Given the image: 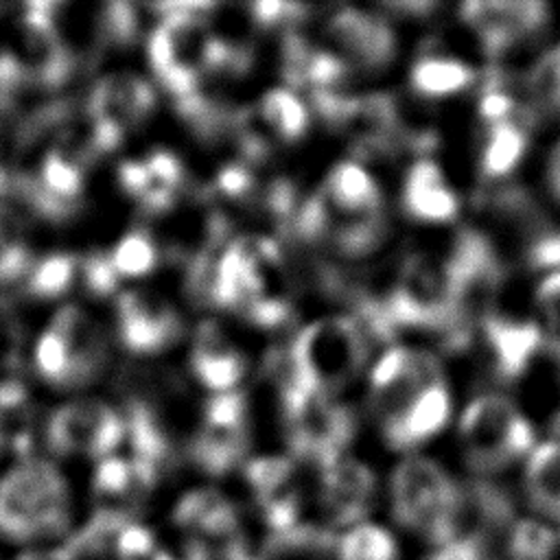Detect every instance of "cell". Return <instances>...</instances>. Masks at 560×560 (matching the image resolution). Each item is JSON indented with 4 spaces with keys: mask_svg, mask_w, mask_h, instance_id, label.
I'll list each match as a JSON object with an SVG mask.
<instances>
[{
    "mask_svg": "<svg viewBox=\"0 0 560 560\" xmlns=\"http://www.w3.org/2000/svg\"><path fill=\"white\" fill-rule=\"evenodd\" d=\"M77 525L66 472L48 457L24 455L0 475V540L18 549L59 545Z\"/></svg>",
    "mask_w": 560,
    "mask_h": 560,
    "instance_id": "6da1fadb",
    "label": "cell"
},
{
    "mask_svg": "<svg viewBox=\"0 0 560 560\" xmlns=\"http://www.w3.org/2000/svg\"><path fill=\"white\" fill-rule=\"evenodd\" d=\"M387 508L396 532L440 547L466 534V488L435 459L409 455L389 475Z\"/></svg>",
    "mask_w": 560,
    "mask_h": 560,
    "instance_id": "7a4b0ae2",
    "label": "cell"
},
{
    "mask_svg": "<svg viewBox=\"0 0 560 560\" xmlns=\"http://www.w3.org/2000/svg\"><path fill=\"white\" fill-rule=\"evenodd\" d=\"M368 341L352 315H332L308 324L273 359L278 389L335 396L359 376L368 359Z\"/></svg>",
    "mask_w": 560,
    "mask_h": 560,
    "instance_id": "3957f363",
    "label": "cell"
},
{
    "mask_svg": "<svg viewBox=\"0 0 560 560\" xmlns=\"http://www.w3.org/2000/svg\"><path fill=\"white\" fill-rule=\"evenodd\" d=\"M109 359L101 326L79 306L59 308L35 341L33 363L44 383L57 389L88 387Z\"/></svg>",
    "mask_w": 560,
    "mask_h": 560,
    "instance_id": "277c9868",
    "label": "cell"
},
{
    "mask_svg": "<svg viewBox=\"0 0 560 560\" xmlns=\"http://www.w3.org/2000/svg\"><path fill=\"white\" fill-rule=\"evenodd\" d=\"M459 442L468 466L490 475L532 453L534 429L510 398L483 394L462 413Z\"/></svg>",
    "mask_w": 560,
    "mask_h": 560,
    "instance_id": "5b68a950",
    "label": "cell"
},
{
    "mask_svg": "<svg viewBox=\"0 0 560 560\" xmlns=\"http://www.w3.org/2000/svg\"><path fill=\"white\" fill-rule=\"evenodd\" d=\"M280 413L291 457L300 464L322 466L346 455L357 431L352 411L335 396L306 389H278Z\"/></svg>",
    "mask_w": 560,
    "mask_h": 560,
    "instance_id": "8992f818",
    "label": "cell"
},
{
    "mask_svg": "<svg viewBox=\"0 0 560 560\" xmlns=\"http://www.w3.org/2000/svg\"><path fill=\"white\" fill-rule=\"evenodd\" d=\"M155 109V92L138 74L114 72L94 83L85 101V118L96 158L114 151L125 136Z\"/></svg>",
    "mask_w": 560,
    "mask_h": 560,
    "instance_id": "52a82bcc",
    "label": "cell"
},
{
    "mask_svg": "<svg viewBox=\"0 0 560 560\" xmlns=\"http://www.w3.org/2000/svg\"><path fill=\"white\" fill-rule=\"evenodd\" d=\"M249 448V411L243 392L212 396L186 442L188 457L208 475H225L241 464Z\"/></svg>",
    "mask_w": 560,
    "mask_h": 560,
    "instance_id": "ba28073f",
    "label": "cell"
},
{
    "mask_svg": "<svg viewBox=\"0 0 560 560\" xmlns=\"http://www.w3.org/2000/svg\"><path fill=\"white\" fill-rule=\"evenodd\" d=\"M44 440L55 455L105 459L125 440V418L105 400H70L46 418Z\"/></svg>",
    "mask_w": 560,
    "mask_h": 560,
    "instance_id": "9c48e42d",
    "label": "cell"
},
{
    "mask_svg": "<svg viewBox=\"0 0 560 560\" xmlns=\"http://www.w3.org/2000/svg\"><path fill=\"white\" fill-rule=\"evenodd\" d=\"M376 497V477L361 459L346 453L315 466L313 501L326 527L343 532L352 525L370 521Z\"/></svg>",
    "mask_w": 560,
    "mask_h": 560,
    "instance_id": "30bf717a",
    "label": "cell"
},
{
    "mask_svg": "<svg viewBox=\"0 0 560 560\" xmlns=\"http://www.w3.org/2000/svg\"><path fill=\"white\" fill-rule=\"evenodd\" d=\"M459 18L475 33L483 52L497 59L536 37L549 22V7L538 0H481L464 2Z\"/></svg>",
    "mask_w": 560,
    "mask_h": 560,
    "instance_id": "8fae6325",
    "label": "cell"
},
{
    "mask_svg": "<svg viewBox=\"0 0 560 560\" xmlns=\"http://www.w3.org/2000/svg\"><path fill=\"white\" fill-rule=\"evenodd\" d=\"M438 381H444V374L440 361L431 352L394 346L381 354L370 372V411L374 418L383 420Z\"/></svg>",
    "mask_w": 560,
    "mask_h": 560,
    "instance_id": "7c38bea8",
    "label": "cell"
},
{
    "mask_svg": "<svg viewBox=\"0 0 560 560\" xmlns=\"http://www.w3.org/2000/svg\"><path fill=\"white\" fill-rule=\"evenodd\" d=\"M184 332L179 313L160 295L125 291L116 298V335L133 354H160Z\"/></svg>",
    "mask_w": 560,
    "mask_h": 560,
    "instance_id": "4fadbf2b",
    "label": "cell"
},
{
    "mask_svg": "<svg viewBox=\"0 0 560 560\" xmlns=\"http://www.w3.org/2000/svg\"><path fill=\"white\" fill-rule=\"evenodd\" d=\"M326 35L332 42V52L341 57L350 70L376 72L396 57V35L392 24L376 13L346 7L330 15Z\"/></svg>",
    "mask_w": 560,
    "mask_h": 560,
    "instance_id": "5bb4252c",
    "label": "cell"
},
{
    "mask_svg": "<svg viewBox=\"0 0 560 560\" xmlns=\"http://www.w3.org/2000/svg\"><path fill=\"white\" fill-rule=\"evenodd\" d=\"M118 184L142 212L166 214L177 208L186 192V168L168 149H155L120 162Z\"/></svg>",
    "mask_w": 560,
    "mask_h": 560,
    "instance_id": "9a60e30c",
    "label": "cell"
},
{
    "mask_svg": "<svg viewBox=\"0 0 560 560\" xmlns=\"http://www.w3.org/2000/svg\"><path fill=\"white\" fill-rule=\"evenodd\" d=\"M173 523L184 542L217 549L243 540L236 505L214 488H195L173 508Z\"/></svg>",
    "mask_w": 560,
    "mask_h": 560,
    "instance_id": "2e32d148",
    "label": "cell"
},
{
    "mask_svg": "<svg viewBox=\"0 0 560 560\" xmlns=\"http://www.w3.org/2000/svg\"><path fill=\"white\" fill-rule=\"evenodd\" d=\"M451 416V394L444 381H438L394 413L378 420L385 444L394 451H411L438 435Z\"/></svg>",
    "mask_w": 560,
    "mask_h": 560,
    "instance_id": "e0dca14e",
    "label": "cell"
},
{
    "mask_svg": "<svg viewBox=\"0 0 560 560\" xmlns=\"http://www.w3.org/2000/svg\"><path fill=\"white\" fill-rule=\"evenodd\" d=\"M479 328L494 376L503 383L521 378L542 343V332L536 322L492 313L479 324Z\"/></svg>",
    "mask_w": 560,
    "mask_h": 560,
    "instance_id": "ac0fdd59",
    "label": "cell"
},
{
    "mask_svg": "<svg viewBox=\"0 0 560 560\" xmlns=\"http://www.w3.org/2000/svg\"><path fill=\"white\" fill-rule=\"evenodd\" d=\"M188 363L195 378L217 394L236 389L247 370V359L241 348L214 322H203L197 328Z\"/></svg>",
    "mask_w": 560,
    "mask_h": 560,
    "instance_id": "d6986e66",
    "label": "cell"
},
{
    "mask_svg": "<svg viewBox=\"0 0 560 560\" xmlns=\"http://www.w3.org/2000/svg\"><path fill=\"white\" fill-rule=\"evenodd\" d=\"M400 203L407 217L422 223H448L459 212V199L442 168L429 160H416L402 182Z\"/></svg>",
    "mask_w": 560,
    "mask_h": 560,
    "instance_id": "ffe728a7",
    "label": "cell"
},
{
    "mask_svg": "<svg viewBox=\"0 0 560 560\" xmlns=\"http://www.w3.org/2000/svg\"><path fill=\"white\" fill-rule=\"evenodd\" d=\"M245 477L260 510L271 518H293L302 503L300 466L289 457H258L247 464Z\"/></svg>",
    "mask_w": 560,
    "mask_h": 560,
    "instance_id": "44dd1931",
    "label": "cell"
},
{
    "mask_svg": "<svg viewBox=\"0 0 560 560\" xmlns=\"http://www.w3.org/2000/svg\"><path fill=\"white\" fill-rule=\"evenodd\" d=\"M525 499L534 512L560 523V440L532 448L523 472Z\"/></svg>",
    "mask_w": 560,
    "mask_h": 560,
    "instance_id": "7402d4cb",
    "label": "cell"
},
{
    "mask_svg": "<svg viewBox=\"0 0 560 560\" xmlns=\"http://www.w3.org/2000/svg\"><path fill=\"white\" fill-rule=\"evenodd\" d=\"M477 72L466 61L446 52H422L409 72V83L424 98H444L472 85Z\"/></svg>",
    "mask_w": 560,
    "mask_h": 560,
    "instance_id": "603a6c76",
    "label": "cell"
},
{
    "mask_svg": "<svg viewBox=\"0 0 560 560\" xmlns=\"http://www.w3.org/2000/svg\"><path fill=\"white\" fill-rule=\"evenodd\" d=\"M529 125L503 120L486 125V140L479 155V173L486 179L508 177L523 160L529 144Z\"/></svg>",
    "mask_w": 560,
    "mask_h": 560,
    "instance_id": "cb8c5ba5",
    "label": "cell"
},
{
    "mask_svg": "<svg viewBox=\"0 0 560 560\" xmlns=\"http://www.w3.org/2000/svg\"><path fill=\"white\" fill-rule=\"evenodd\" d=\"M35 265L24 217L0 203V289L24 282Z\"/></svg>",
    "mask_w": 560,
    "mask_h": 560,
    "instance_id": "d4e9b609",
    "label": "cell"
},
{
    "mask_svg": "<svg viewBox=\"0 0 560 560\" xmlns=\"http://www.w3.org/2000/svg\"><path fill=\"white\" fill-rule=\"evenodd\" d=\"M335 560H405L398 532L383 523L363 521L339 534Z\"/></svg>",
    "mask_w": 560,
    "mask_h": 560,
    "instance_id": "484cf974",
    "label": "cell"
},
{
    "mask_svg": "<svg viewBox=\"0 0 560 560\" xmlns=\"http://www.w3.org/2000/svg\"><path fill=\"white\" fill-rule=\"evenodd\" d=\"M521 88L523 103L536 120L560 116V44L536 59Z\"/></svg>",
    "mask_w": 560,
    "mask_h": 560,
    "instance_id": "4316f807",
    "label": "cell"
},
{
    "mask_svg": "<svg viewBox=\"0 0 560 560\" xmlns=\"http://www.w3.org/2000/svg\"><path fill=\"white\" fill-rule=\"evenodd\" d=\"M81 262L77 256L66 252H55L35 260L28 278L24 280L26 293L39 300H52L63 295L79 278Z\"/></svg>",
    "mask_w": 560,
    "mask_h": 560,
    "instance_id": "83f0119b",
    "label": "cell"
},
{
    "mask_svg": "<svg viewBox=\"0 0 560 560\" xmlns=\"http://www.w3.org/2000/svg\"><path fill=\"white\" fill-rule=\"evenodd\" d=\"M107 260L118 276L122 278H142L151 273L160 262V247L153 241V236L144 230H131L127 232L112 252H105Z\"/></svg>",
    "mask_w": 560,
    "mask_h": 560,
    "instance_id": "f1b7e54d",
    "label": "cell"
},
{
    "mask_svg": "<svg viewBox=\"0 0 560 560\" xmlns=\"http://www.w3.org/2000/svg\"><path fill=\"white\" fill-rule=\"evenodd\" d=\"M560 545V534L540 521H516L508 529L510 560H549Z\"/></svg>",
    "mask_w": 560,
    "mask_h": 560,
    "instance_id": "f546056e",
    "label": "cell"
},
{
    "mask_svg": "<svg viewBox=\"0 0 560 560\" xmlns=\"http://www.w3.org/2000/svg\"><path fill=\"white\" fill-rule=\"evenodd\" d=\"M79 276L83 278V284L88 287V291L98 298L114 295V291L118 289V282H120L118 276L114 273L105 252H96V254L83 258Z\"/></svg>",
    "mask_w": 560,
    "mask_h": 560,
    "instance_id": "4dcf8cb0",
    "label": "cell"
},
{
    "mask_svg": "<svg viewBox=\"0 0 560 560\" xmlns=\"http://www.w3.org/2000/svg\"><path fill=\"white\" fill-rule=\"evenodd\" d=\"M536 304L547 324V332H549L547 346H560V271L547 276L538 284Z\"/></svg>",
    "mask_w": 560,
    "mask_h": 560,
    "instance_id": "1f68e13d",
    "label": "cell"
},
{
    "mask_svg": "<svg viewBox=\"0 0 560 560\" xmlns=\"http://www.w3.org/2000/svg\"><path fill=\"white\" fill-rule=\"evenodd\" d=\"M249 11H252V18L262 26L289 24L308 13V9L302 4H284V2H258V4H252Z\"/></svg>",
    "mask_w": 560,
    "mask_h": 560,
    "instance_id": "d6a6232c",
    "label": "cell"
},
{
    "mask_svg": "<svg viewBox=\"0 0 560 560\" xmlns=\"http://www.w3.org/2000/svg\"><path fill=\"white\" fill-rule=\"evenodd\" d=\"M13 560H79V556L72 553L66 542H59V545L18 549Z\"/></svg>",
    "mask_w": 560,
    "mask_h": 560,
    "instance_id": "836d02e7",
    "label": "cell"
},
{
    "mask_svg": "<svg viewBox=\"0 0 560 560\" xmlns=\"http://www.w3.org/2000/svg\"><path fill=\"white\" fill-rule=\"evenodd\" d=\"M392 13H405V15H427L438 4L435 2H389L385 4Z\"/></svg>",
    "mask_w": 560,
    "mask_h": 560,
    "instance_id": "e575fe53",
    "label": "cell"
},
{
    "mask_svg": "<svg viewBox=\"0 0 560 560\" xmlns=\"http://www.w3.org/2000/svg\"><path fill=\"white\" fill-rule=\"evenodd\" d=\"M549 184H551V190L556 192V197L560 199V142L556 144V149L551 151V158H549Z\"/></svg>",
    "mask_w": 560,
    "mask_h": 560,
    "instance_id": "d590c367",
    "label": "cell"
},
{
    "mask_svg": "<svg viewBox=\"0 0 560 560\" xmlns=\"http://www.w3.org/2000/svg\"><path fill=\"white\" fill-rule=\"evenodd\" d=\"M7 444V422H4V411L0 409V453L4 451Z\"/></svg>",
    "mask_w": 560,
    "mask_h": 560,
    "instance_id": "8d00e7d4",
    "label": "cell"
},
{
    "mask_svg": "<svg viewBox=\"0 0 560 560\" xmlns=\"http://www.w3.org/2000/svg\"><path fill=\"white\" fill-rule=\"evenodd\" d=\"M551 433H556V435H560V411L551 418Z\"/></svg>",
    "mask_w": 560,
    "mask_h": 560,
    "instance_id": "74e56055",
    "label": "cell"
},
{
    "mask_svg": "<svg viewBox=\"0 0 560 560\" xmlns=\"http://www.w3.org/2000/svg\"><path fill=\"white\" fill-rule=\"evenodd\" d=\"M549 350H551V354L556 357V361H558V365H560V346H547Z\"/></svg>",
    "mask_w": 560,
    "mask_h": 560,
    "instance_id": "f35d334b",
    "label": "cell"
}]
</instances>
